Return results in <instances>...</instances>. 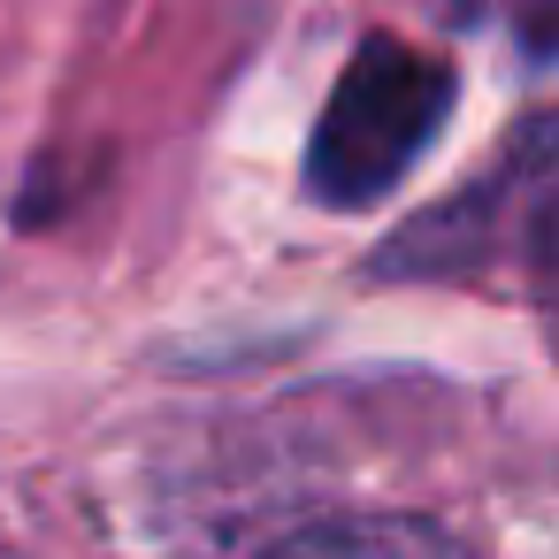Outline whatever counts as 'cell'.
I'll use <instances>...</instances> for the list:
<instances>
[{
    "instance_id": "obj_2",
    "label": "cell",
    "mask_w": 559,
    "mask_h": 559,
    "mask_svg": "<svg viewBox=\"0 0 559 559\" xmlns=\"http://www.w3.org/2000/svg\"><path fill=\"white\" fill-rule=\"evenodd\" d=\"M269 559H475L460 536H444L437 521H406V513H360V521H330L307 528L292 544H276Z\"/></svg>"
},
{
    "instance_id": "obj_1",
    "label": "cell",
    "mask_w": 559,
    "mask_h": 559,
    "mask_svg": "<svg viewBox=\"0 0 559 559\" xmlns=\"http://www.w3.org/2000/svg\"><path fill=\"white\" fill-rule=\"evenodd\" d=\"M452 108V62L421 55L406 39H360L345 62L314 146H307V192L322 207H368L383 200L437 139Z\"/></svg>"
}]
</instances>
